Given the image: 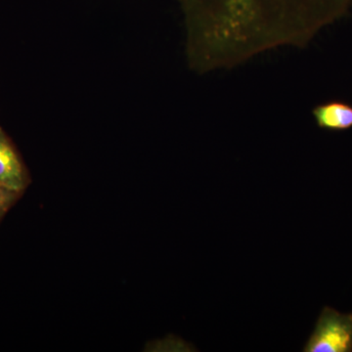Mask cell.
<instances>
[{
	"mask_svg": "<svg viewBox=\"0 0 352 352\" xmlns=\"http://www.w3.org/2000/svg\"><path fill=\"white\" fill-rule=\"evenodd\" d=\"M189 64L231 69L281 47L303 48L342 18L352 0H179Z\"/></svg>",
	"mask_w": 352,
	"mask_h": 352,
	"instance_id": "obj_1",
	"label": "cell"
},
{
	"mask_svg": "<svg viewBox=\"0 0 352 352\" xmlns=\"http://www.w3.org/2000/svg\"><path fill=\"white\" fill-rule=\"evenodd\" d=\"M305 352H352V314L324 307Z\"/></svg>",
	"mask_w": 352,
	"mask_h": 352,
	"instance_id": "obj_2",
	"label": "cell"
},
{
	"mask_svg": "<svg viewBox=\"0 0 352 352\" xmlns=\"http://www.w3.org/2000/svg\"><path fill=\"white\" fill-rule=\"evenodd\" d=\"M29 184V178L17 152L0 129V186L21 194Z\"/></svg>",
	"mask_w": 352,
	"mask_h": 352,
	"instance_id": "obj_3",
	"label": "cell"
},
{
	"mask_svg": "<svg viewBox=\"0 0 352 352\" xmlns=\"http://www.w3.org/2000/svg\"><path fill=\"white\" fill-rule=\"evenodd\" d=\"M312 116L317 126L324 131L340 132L352 129V105L347 102H324L315 106Z\"/></svg>",
	"mask_w": 352,
	"mask_h": 352,
	"instance_id": "obj_4",
	"label": "cell"
},
{
	"mask_svg": "<svg viewBox=\"0 0 352 352\" xmlns=\"http://www.w3.org/2000/svg\"><path fill=\"white\" fill-rule=\"evenodd\" d=\"M19 195L20 194L9 191V190L0 186V220L10 210Z\"/></svg>",
	"mask_w": 352,
	"mask_h": 352,
	"instance_id": "obj_5",
	"label": "cell"
}]
</instances>
